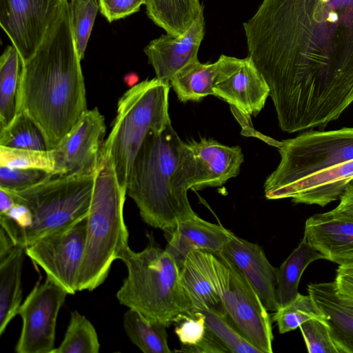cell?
I'll return each mask as SVG.
<instances>
[{"mask_svg": "<svg viewBox=\"0 0 353 353\" xmlns=\"http://www.w3.org/2000/svg\"><path fill=\"white\" fill-rule=\"evenodd\" d=\"M243 28L283 131L324 128L353 103V0H263Z\"/></svg>", "mask_w": 353, "mask_h": 353, "instance_id": "obj_1", "label": "cell"}, {"mask_svg": "<svg viewBox=\"0 0 353 353\" xmlns=\"http://www.w3.org/2000/svg\"><path fill=\"white\" fill-rule=\"evenodd\" d=\"M81 61L68 5L34 54L22 61L17 90V112L37 125L50 150L88 110Z\"/></svg>", "mask_w": 353, "mask_h": 353, "instance_id": "obj_2", "label": "cell"}, {"mask_svg": "<svg viewBox=\"0 0 353 353\" xmlns=\"http://www.w3.org/2000/svg\"><path fill=\"white\" fill-rule=\"evenodd\" d=\"M281 160L264 183L268 199L325 206L353 181V128L307 131L276 141Z\"/></svg>", "mask_w": 353, "mask_h": 353, "instance_id": "obj_3", "label": "cell"}, {"mask_svg": "<svg viewBox=\"0 0 353 353\" xmlns=\"http://www.w3.org/2000/svg\"><path fill=\"white\" fill-rule=\"evenodd\" d=\"M192 162L188 142L181 139L172 124L148 134L134 161L126 188L148 225L169 232L196 214L188 198Z\"/></svg>", "mask_w": 353, "mask_h": 353, "instance_id": "obj_4", "label": "cell"}, {"mask_svg": "<svg viewBox=\"0 0 353 353\" xmlns=\"http://www.w3.org/2000/svg\"><path fill=\"white\" fill-rule=\"evenodd\" d=\"M149 237L143 250L134 252L128 246L119 254L128 274L116 296L121 305L168 327L194 312L174 258Z\"/></svg>", "mask_w": 353, "mask_h": 353, "instance_id": "obj_5", "label": "cell"}, {"mask_svg": "<svg viewBox=\"0 0 353 353\" xmlns=\"http://www.w3.org/2000/svg\"><path fill=\"white\" fill-rule=\"evenodd\" d=\"M126 196L110 154L103 151L87 216L85 250L78 291L91 292L99 287L108 277L112 263L129 246L123 216Z\"/></svg>", "mask_w": 353, "mask_h": 353, "instance_id": "obj_6", "label": "cell"}, {"mask_svg": "<svg viewBox=\"0 0 353 353\" xmlns=\"http://www.w3.org/2000/svg\"><path fill=\"white\" fill-rule=\"evenodd\" d=\"M170 85L156 77L132 85L119 99L117 115L103 151L110 154L121 185L127 188L130 173L145 139L170 124Z\"/></svg>", "mask_w": 353, "mask_h": 353, "instance_id": "obj_7", "label": "cell"}, {"mask_svg": "<svg viewBox=\"0 0 353 353\" xmlns=\"http://www.w3.org/2000/svg\"><path fill=\"white\" fill-rule=\"evenodd\" d=\"M95 173L52 176L21 191L3 189L30 214L29 223L19 231L17 245L26 248L39 239L86 217Z\"/></svg>", "mask_w": 353, "mask_h": 353, "instance_id": "obj_8", "label": "cell"}, {"mask_svg": "<svg viewBox=\"0 0 353 353\" xmlns=\"http://www.w3.org/2000/svg\"><path fill=\"white\" fill-rule=\"evenodd\" d=\"M204 252L210 281L228 318L263 353H272V319L253 287L225 258Z\"/></svg>", "mask_w": 353, "mask_h": 353, "instance_id": "obj_9", "label": "cell"}, {"mask_svg": "<svg viewBox=\"0 0 353 353\" xmlns=\"http://www.w3.org/2000/svg\"><path fill=\"white\" fill-rule=\"evenodd\" d=\"M87 216L48 234L26 248V254L46 274V278L68 294L78 291V279L84 258Z\"/></svg>", "mask_w": 353, "mask_h": 353, "instance_id": "obj_10", "label": "cell"}, {"mask_svg": "<svg viewBox=\"0 0 353 353\" xmlns=\"http://www.w3.org/2000/svg\"><path fill=\"white\" fill-rule=\"evenodd\" d=\"M68 0H0V24L22 61L37 52Z\"/></svg>", "mask_w": 353, "mask_h": 353, "instance_id": "obj_11", "label": "cell"}, {"mask_svg": "<svg viewBox=\"0 0 353 353\" xmlns=\"http://www.w3.org/2000/svg\"><path fill=\"white\" fill-rule=\"evenodd\" d=\"M68 293L46 278L40 279L21 303L18 314L22 319L17 353H51L54 347L59 312Z\"/></svg>", "mask_w": 353, "mask_h": 353, "instance_id": "obj_12", "label": "cell"}, {"mask_svg": "<svg viewBox=\"0 0 353 353\" xmlns=\"http://www.w3.org/2000/svg\"><path fill=\"white\" fill-rule=\"evenodd\" d=\"M106 125L97 108L87 110L52 152V176L96 172L102 157Z\"/></svg>", "mask_w": 353, "mask_h": 353, "instance_id": "obj_13", "label": "cell"}, {"mask_svg": "<svg viewBox=\"0 0 353 353\" xmlns=\"http://www.w3.org/2000/svg\"><path fill=\"white\" fill-rule=\"evenodd\" d=\"M213 95L228 103L249 124L264 108L270 88L250 57L222 54Z\"/></svg>", "mask_w": 353, "mask_h": 353, "instance_id": "obj_14", "label": "cell"}, {"mask_svg": "<svg viewBox=\"0 0 353 353\" xmlns=\"http://www.w3.org/2000/svg\"><path fill=\"white\" fill-rule=\"evenodd\" d=\"M218 254L244 276L267 310H278L277 268L269 262L260 245L233 234Z\"/></svg>", "mask_w": 353, "mask_h": 353, "instance_id": "obj_15", "label": "cell"}, {"mask_svg": "<svg viewBox=\"0 0 353 353\" xmlns=\"http://www.w3.org/2000/svg\"><path fill=\"white\" fill-rule=\"evenodd\" d=\"M303 237L325 259L353 263V215L339 211L314 214L305 224Z\"/></svg>", "mask_w": 353, "mask_h": 353, "instance_id": "obj_16", "label": "cell"}, {"mask_svg": "<svg viewBox=\"0 0 353 353\" xmlns=\"http://www.w3.org/2000/svg\"><path fill=\"white\" fill-rule=\"evenodd\" d=\"M188 143L193 154L191 189L221 186L239 174L243 162L239 146H228L206 138Z\"/></svg>", "mask_w": 353, "mask_h": 353, "instance_id": "obj_17", "label": "cell"}, {"mask_svg": "<svg viewBox=\"0 0 353 353\" xmlns=\"http://www.w3.org/2000/svg\"><path fill=\"white\" fill-rule=\"evenodd\" d=\"M204 28L203 12L181 36L174 37L166 34L151 41L145 47L144 52L157 79L170 85V80L177 72L198 59Z\"/></svg>", "mask_w": 353, "mask_h": 353, "instance_id": "obj_18", "label": "cell"}, {"mask_svg": "<svg viewBox=\"0 0 353 353\" xmlns=\"http://www.w3.org/2000/svg\"><path fill=\"white\" fill-rule=\"evenodd\" d=\"M166 232L169 239L165 250L173 256L179 268L193 250L219 253L234 234L221 225L207 221L196 214Z\"/></svg>", "mask_w": 353, "mask_h": 353, "instance_id": "obj_19", "label": "cell"}, {"mask_svg": "<svg viewBox=\"0 0 353 353\" xmlns=\"http://www.w3.org/2000/svg\"><path fill=\"white\" fill-rule=\"evenodd\" d=\"M307 292L323 312L339 353H353V300L338 294L334 281L310 283Z\"/></svg>", "mask_w": 353, "mask_h": 353, "instance_id": "obj_20", "label": "cell"}, {"mask_svg": "<svg viewBox=\"0 0 353 353\" xmlns=\"http://www.w3.org/2000/svg\"><path fill=\"white\" fill-rule=\"evenodd\" d=\"M181 281L194 312L214 310L225 314L206 268L204 250L190 252L180 266Z\"/></svg>", "mask_w": 353, "mask_h": 353, "instance_id": "obj_21", "label": "cell"}, {"mask_svg": "<svg viewBox=\"0 0 353 353\" xmlns=\"http://www.w3.org/2000/svg\"><path fill=\"white\" fill-rule=\"evenodd\" d=\"M26 248L15 245L0 256V335L18 314L22 303L21 277Z\"/></svg>", "mask_w": 353, "mask_h": 353, "instance_id": "obj_22", "label": "cell"}, {"mask_svg": "<svg viewBox=\"0 0 353 353\" xmlns=\"http://www.w3.org/2000/svg\"><path fill=\"white\" fill-rule=\"evenodd\" d=\"M149 18L167 34H183L203 12L199 0H145Z\"/></svg>", "mask_w": 353, "mask_h": 353, "instance_id": "obj_23", "label": "cell"}, {"mask_svg": "<svg viewBox=\"0 0 353 353\" xmlns=\"http://www.w3.org/2000/svg\"><path fill=\"white\" fill-rule=\"evenodd\" d=\"M219 65V59L212 63H202L196 59L177 72L170 80V86L179 100L199 101L213 95Z\"/></svg>", "mask_w": 353, "mask_h": 353, "instance_id": "obj_24", "label": "cell"}, {"mask_svg": "<svg viewBox=\"0 0 353 353\" xmlns=\"http://www.w3.org/2000/svg\"><path fill=\"white\" fill-rule=\"evenodd\" d=\"M318 259H325V257L303 237L297 248L277 268L276 296L279 307L285 306L296 298L302 274L312 262Z\"/></svg>", "mask_w": 353, "mask_h": 353, "instance_id": "obj_25", "label": "cell"}, {"mask_svg": "<svg viewBox=\"0 0 353 353\" xmlns=\"http://www.w3.org/2000/svg\"><path fill=\"white\" fill-rule=\"evenodd\" d=\"M22 59L12 44L0 57V129L6 126L17 114V96Z\"/></svg>", "mask_w": 353, "mask_h": 353, "instance_id": "obj_26", "label": "cell"}, {"mask_svg": "<svg viewBox=\"0 0 353 353\" xmlns=\"http://www.w3.org/2000/svg\"><path fill=\"white\" fill-rule=\"evenodd\" d=\"M124 330L131 342L144 353H171L166 327L128 309L123 315Z\"/></svg>", "mask_w": 353, "mask_h": 353, "instance_id": "obj_27", "label": "cell"}, {"mask_svg": "<svg viewBox=\"0 0 353 353\" xmlns=\"http://www.w3.org/2000/svg\"><path fill=\"white\" fill-rule=\"evenodd\" d=\"M0 146L33 150H50L41 129L24 112H17L14 119L0 129Z\"/></svg>", "mask_w": 353, "mask_h": 353, "instance_id": "obj_28", "label": "cell"}, {"mask_svg": "<svg viewBox=\"0 0 353 353\" xmlns=\"http://www.w3.org/2000/svg\"><path fill=\"white\" fill-rule=\"evenodd\" d=\"M99 350L94 327L84 315L74 310L62 342L51 353H98Z\"/></svg>", "mask_w": 353, "mask_h": 353, "instance_id": "obj_29", "label": "cell"}, {"mask_svg": "<svg viewBox=\"0 0 353 353\" xmlns=\"http://www.w3.org/2000/svg\"><path fill=\"white\" fill-rule=\"evenodd\" d=\"M199 312L205 316L207 330L228 352L263 353L241 334L226 314L214 310Z\"/></svg>", "mask_w": 353, "mask_h": 353, "instance_id": "obj_30", "label": "cell"}, {"mask_svg": "<svg viewBox=\"0 0 353 353\" xmlns=\"http://www.w3.org/2000/svg\"><path fill=\"white\" fill-rule=\"evenodd\" d=\"M312 319L324 320L325 317L310 294L300 293L290 303L279 307L272 316L281 334L294 330Z\"/></svg>", "mask_w": 353, "mask_h": 353, "instance_id": "obj_31", "label": "cell"}, {"mask_svg": "<svg viewBox=\"0 0 353 353\" xmlns=\"http://www.w3.org/2000/svg\"><path fill=\"white\" fill-rule=\"evenodd\" d=\"M68 8L74 46L81 60L100 8L99 1L70 0Z\"/></svg>", "mask_w": 353, "mask_h": 353, "instance_id": "obj_32", "label": "cell"}, {"mask_svg": "<svg viewBox=\"0 0 353 353\" xmlns=\"http://www.w3.org/2000/svg\"><path fill=\"white\" fill-rule=\"evenodd\" d=\"M0 165L35 168L52 174L54 162L52 150H33L0 146Z\"/></svg>", "mask_w": 353, "mask_h": 353, "instance_id": "obj_33", "label": "cell"}, {"mask_svg": "<svg viewBox=\"0 0 353 353\" xmlns=\"http://www.w3.org/2000/svg\"><path fill=\"white\" fill-rule=\"evenodd\" d=\"M51 177V173L40 169L0 165V188L6 190H23Z\"/></svg>", "mask_w": 353, "mask_h": 353, "instance_id": "obj_34", "label": "cell"}, {"mask_svg": "<svg viewBox=\"0 0 353 353\" xmlns=\"http://www.w3.org/2000/svg\"><path fill=\"white\" fill-rule=\"evenodd\" d=\"M310 353H339L326 322L310 319L299 326Z\"/></svg>", "mask_w": 353, "mask_h": 353, "instance_id": "obj_35", "label": "cell"}, {"mask_svg": "<svg viewBox=\"0 0 353 353\" xmlns=\"http://www.w3.org/2000/svg\"><path fill=\"white\" fill-rule=\"evenodd\" d=\"M175 333L182 346H192L199 343L206 332L205 316L201 312L186 316L176 322Z\"/></svg>", "mask_w": 353, "mask_h": 353, "instance_id": "obj_36", "label": "cell"}, {"mask_svg": "<svg viewBox=\"0 0 353 353\" xmlns=\"http://www.w3.org/2000/svg\"><path fill=\"white\" fill-rule=\"evenodd\" d=\"M101 14L109 22L139 11L145 0H99Z\"/></svg>", "mask_w": 353, "mask_h": 353, "instance_id": "obj_37", "label": "cell"}, {"mask_svg": "<svg viewBox=\"0 0 353 353\" xmlns=\"http://www.w3.org/2000/svg\"><path fill=\"white\" fill-rule=\"evenodd\" d=\"M334 283L338 294L353 300V263L339 265Z\"/></svg>", "mask_w": 353, "mask_h": 353, "instance_id": "obj_38", "label": "cell"}, {"mask_svg": "<svg viewBox=\"0 0 353 353\" xmlns=\"http://www.w3.org/2000/svg\"><path fill=\"white\" fill-rule=\"evenodd\" d=\"M177 352L194 353L228 352L225 347L207 330L202 340L192 346H182Z\"/></svg>", "mask_w": 353, "mask_h": 353, "instance_id": "obj_39", "label": "cell"}, {"mask_svg": "<svg viewBox=\"0 0 353 353\" xmlns=\"http://www.w3.org/2000/svg\"><path fill=\"white\" fill-rule=\"evenodd\" d=\"M339 200V204L335 209L353 215V181L347 185Z\"/></svg>", "mask_w": 353, "mask_h": 353, "instance_id": "obj_40", "label": "cell"}]
</instances>
